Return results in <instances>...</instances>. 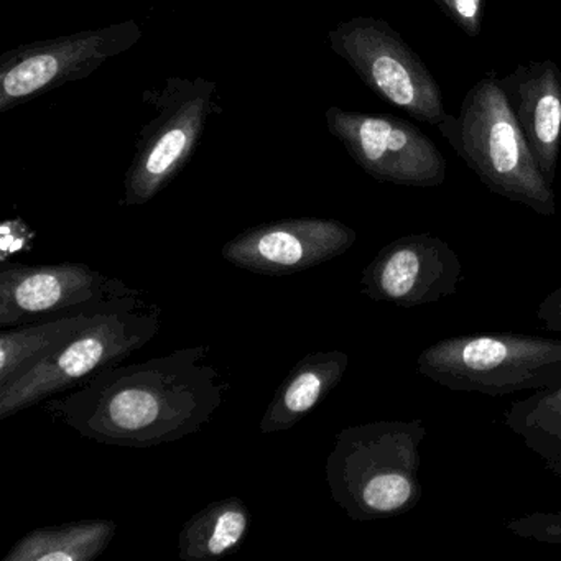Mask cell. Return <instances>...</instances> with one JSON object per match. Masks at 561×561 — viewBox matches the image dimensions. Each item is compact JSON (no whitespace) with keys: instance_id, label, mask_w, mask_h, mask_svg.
I'll return each mask as SVG.
<instances>
[{"instance_id":"6da1fadb","label":"cell","mask_w":561,"mask_h":561,"mask_svg":"<svg viewBox=\"0 0 561 561\" xmlns=\"http://www.w3.org/2000/svg\"><path fill=\"white\" fill-rule=\"evenodd\" d=\"M209 347H183L129 366L106 367L67 399L48 405L84 438L150 448L202 432L225 402L228 383Z\"/></svg>"},{"instance_id":"7a4b0ae2","label":"cell","mask_w":561,"mask_h":561,"mask_svg":"<svg viewBox=\"0 0 561 561\" xmlns=\"http://www.w3.org/2000/svg\"><path fill=\"white\" fill-rule=\"evenodd\" d=\"M422 419L379 420L347 426L327 459L333 501L354 522L383 520L413 511L422 501Z\"/></svg>"},{"instance_id":"3957f363","label":"cell","mask_w":561,"mask_h":561,"mask_svg":"<svg viewBox=\"0 0 561 561\" xmlns=\"http://www.w3.org/2000/svg\"><path fill=\"white\" fill-rule=\"evenodd\" d=\"M439 134L489 192L553 218L557 199L515 119L501 80L481 78L466 93L458 116H446Z\"/></svg>"},{"instance_id":"277c9868","label":"cell","mask_w":561,"mask_h":561,"mask_svg":"<svg viewBox=\"0 0 561 561\" xmlns=\"http://www.w3.org/2000/svg\"><path fill=\"white\" fill-rule=\"evenodd\" d=\"M159 330L160 308L144 300L140 291L107 300L87 327L19 379L0 387V420L11 419L123 363L150 343Z\"/></svg>"},{"instance_id":"5b68a950","label":"cell","mask_w":561,"mask_h":561,"mask_svg":"<svg viewBox=\"0 0 561 561\" xmlns=\"http://www.w3.org/2000/svg\"><path fill=\"white\" fill-rule=\"evenodd\" d=\"M423 379L485 397L553 389L561 383V340L522 333L443 337L416 357Z\"/></svg>"},{"instance_id":"8992f818","label":"cell","mask_w":561,"mask_h":561,"mask_svg":"<svg viewBox=\"0 0 561 561\" xmlns=\"http://www.w3.org/2000/svg\"><path fill=\"white\" fill-rule=\"evenodd\" d=\"M147 94L156 116L140 130L126 172V206L152 202L185 169L218 111V87L205 78H169L160 90Z\"/></svg>"},{"instance_id":"52a82bcc","label":"cell","mask_w":561,"mask_h":561,"mask_svg":"<svg viewBox=\"0 0 561 561\" xmlns=\"http://www.w3.org/2000/svg\"><path fill=\"white\" fill-rule=\"evenodd\" d=\"M328 45L374 94L413 119L438 127L448 116L432 71L382 19L357 15L340 22Z\"/></svg>"},{"instance_id":"ba28073f","label":"cell","mask_w":561,"mask_h":561,"mask_svg":"<svg viewBox=\"0 0 561 561\" xmlns=\"http://www.w3.org/2000/svg\"><path fill=\"white\" fill-rule=\"evenodd\" d=\"M136 21L21 45L0 58V113L96 73L142 41Z\"/></svg>"},{"instance_id":"9c48e42d","label":"cell","mask_w":561,"mask_h":561,"mask_svg":"<svg viewBox=\"0 0 561 561\" xmlns=\"http://www.w3.org/2000/svg\"><path fill=\"white\" fill-rule=\"evenodd\" d=\"M331 136L377 182L435 188L446 180V160L419 127L390 114L331 106L324 111Z\"/></svg>"},{"instance_id":"30bf717a","label":"cell","mask_w":561,"mask_h":561,"mask_svg":"<svg viewBox=\"0 0 561 561\" xmlns=\"http://www.w3.org/2000/svg\"><path fill=\"white\" fill-rule=\"evenodd\" d=\"M461 278L455 249L430 232H416L380 249L363 271L360 291L379 304L425 307L456 295Z\"/></svg>"},{"instance_id":"8fae6325","label":"cell","mask_w":561,"mask_h":561,"mask_svg":"<svg viewBox=\"0 0 561 561\" xmlns=\"http://www.w3.org/2000/svg\"><path fill=\"white\" fill-rule=\"evenodd\" d=\"M357 232L337 219L297 218L245 229L226 242L225 261L268 277H285L340 257Z\"/></svg>"},{"instance_id":"7c38bea8","label":"cell","mask_w":561,"mask_h":561,"mask_svg":"<svg viewBox=\"0 0 561 561\" xmlns=\"http://www.w3.org/2000/svg\"><path fill=\"white\" fill-rule=\"evenodd\" d=\"M137 294L124 282L78 262L55 265L8 264L0 271V324L65 313L87 305Z\"/></svg>"},{"instance_id":"4fadbf2b","label":"cell","mask_w":561,"mask_h":561,"mask_svg":"<svg viewBox=\"0 0 561 561\" xmlns=\"http://www.w3.org/2000/svg\"><path fill=\"white\" fill-rule=\"evenodd\" d=\"M515 119L553 185L561 150V70L554 61H528L502 78Z\"/></svg>"},{"instance_id":"5bb4252c","label":"cell","mask_w":561,"mask_h":561,"mask_svg":"<svg viewBox=\"0 0 561 561\" xmlns=\"http://www.w3.org/2000/svg\"><path fill=\"white\" fill-rule=\"evenodd\" d=\"M347 366L350 356L344 351H317L298 360L275 390L262 416L261 433L271 435L294 428L330 396L343 380Z\"/></svg>"},{"instance_id":"9a60e30c","label":"cell","mask_w":561,"mask_h":561,"mask_svg":"<svg viewBox=\"0 0 561 561\" xmlns=\"http://www.w3.org/2000/svg\"><path fill=\"white\" fill-rule=\"evenodd\" d=\"M116 531V522L104 518L35 528L12 545L4 561H93Z\"/></svg>"},{"instance_id":"2e32d148","label":"cell","mask_w":561,"mask_h":561,"mask_svg":"<svg viewBox=\"0 0 561 561\" xmlns=\"http://www.w3.org/2000/svg\"><path fill=\"white\" fill-rule=\"evenodd\" d=\"M251 528V512L238 495L219 499L196 512L179 537L182 561H211L236 553Z\"/></svg>"},{"instance_id":"e0dca14e","label":"cell","mask_w":561,"mask_h":561,"mask_svg":"<svg viewBox=\"0 0 561 561\" xmlns=\"http://www.w3.org/2000/svg\"><path fill=\"white\" fill-rule=\"evenodd\" d=\"M113 300V298H111ZM107 300L87 305L78 310L67 311L34 327H15L0 333V387L19 379L22 374L35 366L38 360L57 350L78 330L87 327Z\"/></svg>"},{"instance_id":"ac0fdd59","label":"cell","mask_w":561,"mask_h":561,"mask_svg":"<svg viewBox=\"0 0 561 561\" xmlns=\"http://www.w3.org/2000/svg\"><path fill=\"white\" fill-rule=\"evenodd\" d=\"M504 423L547 471L561 478V383L515 400L504 412Z\"/></svg>"},{"instance_id":"d6986e66","label":"cell","mask_w":561,"mask_h":561,"mask_svg":"<svg viewBox=\"0 0 561 561\" xmlns=\"http://www.w3.org/2000/svg\"><path fill=\"white\" fill-rule=\"evenodd\" d=\"M505 528L517 537L540 543L561 545V512H534L505 522Z\"/></svg>"},{"instance_id":"ffe728a7","label":"cell","mask_w":561,"mask_h":561,"mask_svg":"<svg viewBox=\"0 0 561 561\" xmlns=\"http://www.w3.org/2000/svg\"><path fill=\"white\" fill-rule=\"evenodd\" d=\"M433 2L456 27H459L462 34L471 38L481 35L484 0H433Z\"/></svg>"},{"instance_id":"44dd1931","label":"cell","mask_w":561,"mask_h":561,"mask_svg":"<svg viewBox=\"0 0 561 561\" xmlns=\"http://www.w3.org/2000/svg\"><path fill=\"white\" fill-rule=\"evenodd\" d=\"M34 232L22 221H5L0 229V251H2V262H8L9 257L15 254H24L32 249Z\"/></svg>"},{"instance_id":"7402d4cb","label":"cell","mask_w":561,"mask_h":561,"mask_svg":"<svg viewBox=\"0 0 561 561\" xmlns=\"http://www.w3.org/2000/svg\"><path fill=\"white\" fill-rule=\"evenodd\" d=\"M537 320L551 333H561V287L548 294L538 305Z\"/></svg>"}]
</instances>
